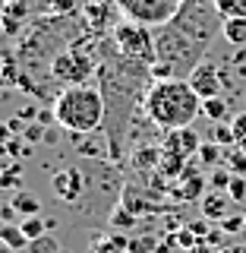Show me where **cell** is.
<instances>
[{
	"mask_svg": "<svg viewBox=\"0 0 246 253\" xmlns=\"http://www.w3.org/2000/svg\"><path fill=\"white\" fill-rule=\"evenodd\" d=\"M199 111H202V98L183 79H158L145 92V114L152 117V124L164 126V130L189 126Z\"/></svg>",
	"mask_w": 246,
	"mask_h": 253,
	"instance_id": "cell-1",
	"label": "cell"
},
{
	"mask_svg": "<svg viewBox=\"0 0 246 253\" xmlns=\"http://www.w3.org/2000/svg\"><path fill=\"white\" fill-rule=\"evenodd\" d=\"M105 95L92 85H70L57 95V105H54V117L63 130L76 133H95L105 121Z\"/></svg>",
	"mask_w": 246,
	"mask_h": 253,
	"instance_id": "cell-2",
	"label": "cell"
},
{
	"mask_svg": "<svg viewBox=\"0 0 246 253\" xmlns=\"http://www.w3.org/2000/svg\"><path fill=\"white\" fill-rule=\"evenodd\" d=\"M114 3L133 22H142V26H168V22L177 19L180 6L186 0H114Z\"/></svg>",
	"mask_w": 246,
	"mask_h": 253,
	"instance_id": "cell-3",
	"label": "cell"
},
{
	"mask_svg": "<svg viewBox=\"0 0 246 253\" xmlns=\"http://www.w3.org/2000/svg\"><path fill=\"white\" fill-rule=\"evenodd\" d=\"M114 44L133 60H142V63H155L158 60L155 38H152V32H148V26H142V22L123 19L120 26H114Z\"/></svg>",
	"mask_w": 246,
	"mask_h": 253,
	"instance_id": "cell-4",
	"label": "cell"
},
{
	"mask_svg": "<svg viewBox=\"0 0 246 253\" xmlns=\"http://www.w3.org/2000/svg\"><path fill=\"white\" fill-rule=\"evenodd\" d=\"M51 70H54V79L70 83V85H79L82 79H89V73L95 70V63L85 57L82 51H67V54H60V57H54Z\"/></svg>",
	"mask_w": 246,
	"mask_h": 253,
	"instance_id": "cell-5",
	"label": "cell"
},
{
	"mask_svg": "<svg viewBox=\"0 0 246 253\" xmlns=\"http://www.w3.org/2000/svg\"><path fill=\"white\" fill-rule=\"evenodd\" d=\"M186 83L193 85V92L205 101V98H218V95H221V85H224V79H221V70L215 67V63L202 60V63H196V67L189 70Z\"/></svg>",
	"mask_w": 246,
	"mask_h": 253,
	"instance_id": "cell-6",
	"label": "cell"
},
{
	"mask_svg": "<svg viewBox=\"0 0 246 253\" xmlns=\"http://www.w3.org/2000/svg\"><path fill=\"white\" fill-rule=\"evenodd\" d=\"M202 149V139L199 133L193 130V126H180V130H168V136H164V155H174V158H196Z\"/></svg>",
	"mask_w": 246,
	"mask_h": 253,
	"instance_id": "cell-7",
	"label": "cell"
},
{
	"mask_svg": "<svg viewBox=\"0 0 246 253\" xmlns=\"http://www.w3.org/2000/svg\"><path fill=\"white\" fill-rule=\"evenodd\" d=\"M51 187H54V193H57L60 200L73 203L76 196L82 193V187H85V180H82V171H76V168H60V171L51 177Z\"/></svg>",
	"mask_w": 246,
	"mask_h": 253,
	"instance_id": "cell-8",
	"label": "cell"
},
{
	"mask_svg": "<svg viewBox=\"0 0 246 253\" xmlns=\"http://www.w3.org/2000/svg\"><path fill=\"white\" fill-rule=\"evenodd\" d=\"M227 203H234L231 196H224L221 190H211V193L202 196V215L205 218H227Z\"/></svg>",
	"mask_w": 246,
	"mask_h": 253,
	"instance_id": "cell-9",
	"label": "cell"
},
{
	"mask_svg": "<svg viewBox=\"0 0 246 253\" xmlns=\"http://www.w3.org/2000/svg\"><path fill=\"white\" fill-rule=\"evenodd\" d=\"M202 190H205V180L199 177V174H193V168H186L183 171V187H177V196L186 200V203H199L205 196Z\"/></svg>",
	"mask_w": 246,
	"mask_h": 253,
	"instance_id": "cell-10",
	"label": "cell"
},
{
	"mask_svg": "<svg viewBox=\"0 0 246 253\" xmlns=\"http://www.w3.org/2000/svg\"><path fill=\"white\" fill-rule=\"evenodd\" d=\"M221 35H224L231 44H246V16L224 19V22H221Z\"/></svg>",
	"mask_w": 246,
	"mask_h": 253,
	"instance_id": "cell-11",
	"label": "cell"
},
{
	"mask_svg": "<svg viewBox=\"0 0 246 253\" xmlns=\"http://www.w3.org/2000/svg\"><path fill=\"white\" fill-rule=\"evenodd\" d=\"M13 209L22 212V218H29V215H38V212H41V203H38L35 193H26V190H19V193L13 196Z\"/></svg>",
	"mask_w": 246,
	"mask_h": 253,
	"instance_id": "cell-12",
	"label": "cell"
},
{
	"mask_svg": "<svg viewBox=\"0 0 246 253\" xmlns=\"http://www.w3.org/2000/svg\"><path fill=\"white\" fill-rule=\"evenodd\" d=\"M202 114L209 117L211 124H221L227 117V98H221V95L218 98H205L202 101Z\"/></svg>",
	"mask_w": 246,
	"mask_h": 253,
	"instance_id": "cell-13",
	"label": "cell"
},
{
	"mask_svg": "<svg viewBox=\"0 0 246 253\" xmlns=\"http://www.w3.org/2000/svg\"><path fill=\"white\" fill-rule=\"evenodd\" d=\"M215 13L221 19H237L246 16V0H215Z\"/></svg>",
	"mask_w": 246,
	"mask_h": 253,
	"instance_id": "cell-14",
	"label": "cell"
},
{
	"mask_svg": "<svg viewBox=\"0 0 246 253\" xmlns=\"http://www.w3.org/2000/svg\"><path fill=\"white\" fill-rule=\"evenodd\" d=\"M0 237H3V244H6L10 250L29 247V237L22 234V228H19V225H3V228H0Z\"/></svg>",
	"mask_w": 246,
	"mask_h": 253,
	"instance_id": "cell-15",
	"label": "cell"
},
{
	"mask_svg": "<svg viewBox=\"0 0 246 253\" xmlns=\"http://www.w3.org/2000/svg\"><path fill=\"white\" fill-rule=\"evenodd\" d=\"M95 253H133V250H130V241H126V237L110 234L101 244H95Z\"/></svg>",
	"mask_w": 246,
	"mask_h": 253,
	"instance_id": "cell-16",
	"label": "cell"
},
{
	"mask_svg": "<svg viewBox=\"0 0 246 253\" xmlns=\"http://www.w3.org/2000/svg\"><path fill=\"white\" fill-rule=\"evenodd\" d=\"M199 158L202 165H209V168H215L218 162H224V146H218V142H202V149H199Z\"/></svg>",
	"mask_w": 246,
	"mask_h": 253,
	"instance_id": "cell-17",
	"label": "cell"
},
{
	"mask_svg": "<svg viewBox=\"0 0 246 253\" xmlns=\"http://www.w3.org/2000/svg\"><path fill=\"white\" fill-rule=\"evenodd\" d=\"M22 234L29 237V241H35V237H41V234H47V228H54V225H47V221H41L38 215H29V218H22Z\"/></svg>",
	"mask_w": 246,
	"mask_h": 253,
	"instance_id": "cell-18",
	"label": "cell"
},
{
	"mask_svg": "<svg viewBox=\"0 0 246 253\" xmlns=\"http://www.w3.org/2000/svg\"><path fill=\"white\" fill-rule=\"evenodd\" d=\"M224 165L231 174H243L246 177V152H240V149H224Z\"/></svg>",
	"mask_w": 246,
	"mask_h": 253,
	"instance_id": "cell-19",
	"label": "cell"
},
{
	"mask_svg": "<svg viewBox=\"0 0 246 253\" xmlns=\"http://www.w3.org/2000/svg\"><path fill=\"white\" fill-rule=\"evenodd\" d=\"M29 253H60V244L54 234H41L35 241H29Z\"/></svg>",
	"mask_w": 246,
	"mask_h": 253,
	"instance_id": "cell-20",
	"label": "cell"
},
{
	"mask_svg": "<svg viewBox=\"0 0 246 253\" xmlns=\"http://www.w3.org/2000/svg\"><path fill=\"white\" fill-rule=\"evenodd\" d=\"M211 142H218V146H234L237 142V133H234V126H224V124H215L211 126Z\"/></svg>",
	"mask_w": 246,
	"mask_h": 253,
	"instance_id": "cell-21",
	"label": "cell"
},
{
	"mask_svg": "<svg viewBox=\"0 0 246 253\" xmlns=\"http://www.w3.org/2000/svg\"><path fill=\"white\" fill-rule=\"evenodd\" d=\"M227 196H231L234 203L246 200V177H243V174H234V177H231V184H227Z\"/></svg>",
	"mask_w": 246,
	"mask_h": 253,
	"instance_id": "cell-22",
	"label": "cell"
},
{
	"mask_svg": "<svg viewBox=\"0 0 246 253\" xmlns=\"http://www.w3.org/2000/svg\"><path fill=\"white\" fill-rule=\"evenodd\" d=\"M133 221H136V215H133V212L126 209V206H120V209H117L114 215H110V225H114V228H130Z\"/></svg>",
	"mask_w": 246,
	"mask_h": 253,
	"instance_id": "cell-23",
	"label": "cell"
},
{
	"mask_svg": "<svg viewBox=\"0 0 246 253\" xmlns=\"http://www.w3.org/2000/svg\"><path fill=\"white\" fill-rule=\"evenodd\" d=\"M177 244H180V247H186V250H193V247H199V237L189 231V225H186L183 231H177Z\"/></svg>",
	"mask_w": 246,
	"mask_h": 253,
	"instance_id": "cell-24",
	"label": "cell"
},
{
	"mask_svg": "<svg viewBox=\"0 0 246 253\" xmlns=\"http://www.w3.org/2000/svg\"><path fill=\"white\" fill-rule=\"evenodd\" d=\"M231 177H234L231 171H215L209 184H211V190H221V187H227V184H231Z\"/></svg>",
	"mask_w": 246,
	"mask_h": 253,
	"instance_id": "cell-25",
	"label": "cell"
},
{
	"mask_svg": "<svg viewBox=\"0 0 246 253\" xmlns=\"http://www.w3.org/2000/svg\"><path fill=\"white\" fill-rule=\"evenodd\" d=\"M224 231H246V215L240 218V215H231V218H224Z\"/></svg>",
	"mask_w": 246,
	"mask_h": 253,
	"instance_id": "cell-26",
	"label": "cell"
},
{
	"mask_svg": "<svg viewBox=\"0 0 246 253\" xmlns=\"http://www.w3.org/2000/svg\"><path fill=\"white\" fill-rule=\"evenodd\" d=\"M231 126H234V133H237V142H240V139H246V111L234 117V121H231Z\"/></svg>",
	"mask_w": 246,
	"mask_h": 253,
	"instance_id": "cell-27",
	"label": "cell"
},
{
	"mask_svg": "<svg viewBox=\"0 0 246 253\" xmlns=\"http://www.w3.org/2000/svg\"><path fill=\"white\" fill-rule=\"evenodd\" d=\"M41 136H47V133H44V124H32V126H26V139H29V142H38Z\"/></svg>",
	"mask_w": 246,
	"mask_h": 253,
	"instance_id": "cell-28",
	"label": "cell"
},
{
	"mask_svg": "<svg viewBox=\"0 0 246 253\" xmlns=\"http://www.w3.org/2000/svg\"><path fill=\"white\" fill-rule=\"evenodd\" d=\"M130 250L133 253H148V250H155V241H148V237H142V241H130Z\"/></svg>",
	"mask_w": 246,
	"mask_h": 253,
	"instance_id": "cell-29",
	"label": "cell"
},
{
	"mask_svg": "<svg viewBox=\"0 0 246 253\" xmlns=\"http://www.w3.org/2000/svg\"><path fill=\"white\" fill-rule=\"evenodd\" d=\"M189 231H193L196 237H205V234H209V225H205V218H202V221H193V225H189Z\"/></svg>",
	"mask_w": 246,
	"mask_h": 253,
	"instance_id": "cell-30",
	"label": "cell"
},
{
	"mask_svg": "<svg viewBox=\"0 0 246 253\" xmlns=\"http://www.w3.org/2000/svg\"><path fill=\"white\" fill-rule=\"evenodd\" d=\"M3 187H16V171H10V174L3 177Z\"/></svg>",
	"mask_w": 246,
	"mask_h": 253,
	"instance_id": "cell-31",
	"label": "cell"
},
{
	"mask_svg": "<svg viewBox=\"0 0 246 253\" xmlns=\"http://www.w3.org/2000/svg\"><path fill=\"white\" fill-rule=\"evenodd\" d=\"M186 253H221V250H209V247H202V244H199V247H193V250H186Z\"/></svg>",
	"mask_w": 246,
	"mask_h": 253,
	"instance_id": "cell-32",
	"label": "cell"
},
{
	"mask_svg": "<svg viewBox=\"0 0 246 253\" xmlns=\"http://www.w3.org/2000/svg\"><path fill=\"white\" fill-rule=\"evenodd\" d=\"M237 149H240V152H246V139H240V142H237Z\"/></svg>",
	"mask_w": 246,
	"mask_h": 253,
	"instance_id": "cell-33",
	"label": "cell"
},
{
	"mask_svg": "<svg viewBox=\"0 0 246 253\" xmlns=\"http://www.w3.org/2000/svg\"><path fill=\"white\" fill-rule=\"evenodd\" d=\"M10 3H13V0H10Z\"/></svg>",
	"mask_w": 246,
	"mask_h": 253,
	"instance_id": "cell-34",
	"label": "cell"
}]
</instances>
